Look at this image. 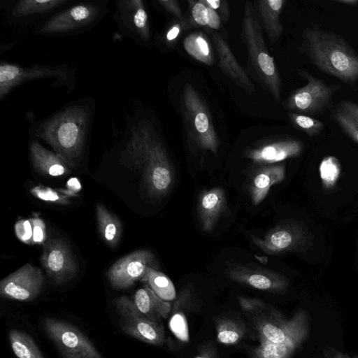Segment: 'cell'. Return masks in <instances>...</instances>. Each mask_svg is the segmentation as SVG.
Returning a JSON list of instances; mask_svg holds the SVG:
<instances>
[{
	"label": "cell",
	"instance_id": "1",
	"mask_svg": "<svg viewBox=\"0 0 358 358\" xmlns=\"http://www.w3.org/2000/svg\"><path fill=\"white\" fill-rule=\"evenodd\" d=\"M120 159L139 171L148 195L166 196L174 183L169 156L153 121L141 106L126 116Z\"/></svg>",
	"mask_w": 358,
	"mask_h": 358
},
{
	"label": "cell",
	"instance_id": "2",
	"mask_svg": "<svg viewBox=\"0 0 358 358\" xmlns=\"http://www.w3.org/2000/svg\"><path fill=\"white\" fill-rule=\"evenodd\" d=\"M241 306L251 315L259 344L251 352L252 358H292L307 339L310 315L298 310L287 318L263 301L239 297Z\"/></svg>",
	"mask_w": 358,
	"mask_h": 358
},
{
	"label": "cell",
	"instance_id": "3",
	"mask_svg": "<svg viewBox=\"0 0 358 358\" xmlns=\"http://www.w3.org/2000/svg\"><path fill=\"white\" fill-rule=\"evenodd\" d=\"M92 97L73 101L35 123L29 131L43 140L72 168L84 154L95 114Z\"/></svg>",
	"mask_w": 358,
	"mask_h": 358
},
{
	"label": "cell",
	"instance_id": "4",
	"mask_svg": "<svg viewBox=\"0 0 358 358\" xmlns=\"http://www.w3.org/2000/svg\"><path fill=\"white\" fill-rule=\"evenodd\" d=\"M301 49L324 73L350 85L358 80V53L338 34L315 27L307 29Z\"/></svg>",
	"mask_w": 358,
	"mask_h": 358
},
{
	"label": "cell",
	"instance_id": "5",
	"mask_svg": "<svg viewBox=\"0 0 358 358\" xmlns=\"http://www.w3.org/2000/svg\"><path fill=\"white\" fill-rule=\"evenodd\" d=\"M108 12V1L87 0L69 5L38 23L35 32L43 36H67L83 32Z\"/></svg>",
	"mask_w": 358,
	"mask_h": 358
},
{
	"label": "cell",
	"instance_id": "6",
	"mask_svg": "<svg viewBox=\"0 0 358 358\" xmlns=\"http://www.w3.org/2000/svg\"><path fill=\"white\" fill-rule=\"evenodd\" d=\"M242 37L250 62L259 78L273 97L280 99L281 80L273 58L266 47L262 29L252 13L249 1L245 5L242 20Z\"/></svg>",
	"mask_w": 358,
	"mask_h": 358
},
{
	"label": "cell",
	"instance_id": "7",
	"mask_svg": "<svg viewBox=\"0 0 358 358\" xmlns=\"http://www.w3.org/2000/svg\"><path fill=\"white\" fill-rule=\"evenodd\" d=\"M54 79L55 86H64L73 90L76 86L75 73L66 64L47 66L36 64L23 66L14 63L1 62L0 99L3 100L15 87L37 79Z\"/></svg>",
	"mask_w": 358,
	"mask_h": 358
},
{
	"label": "cell",
	"instance_id": "8",
	"mask_svg": "<svg viewBox=\"0 0 358 358\" xmlns=\"http://www.w3.org/2000/svg\"><path fill=\"white\" fill-rule=\"evenodd\" d=\"M182 109L189 139L200 149L215 154L219 141L210 113L201 96L190 85L184 87Z\"/></svg>",
	"mask_w": 358,
	"mask_h": 358
},
{
	"label": "cell",
	"instance_id": "9",
	"mask_svg": "<svg viewBox=\"0 0 358 358\" xmlns=\"http://www.w3.org/2000/svg\"><path fill=\"white\" fill-rule=\"evenodd\" d=\"M42 326L63 358H103L91 341L74 325L45 317Z\"/></svg>",
	"mask_w": 358,
	"mask_h": 358
},
{
	"label": "cell",
	"instance_id": "10",
	"mask_svg": "<svg viewBox=\"0 0 358 358\" xmlns=\"http://www.w3.org/2000/svg\"><path fill=\"white\" fill-rule=\"evenodd\" d=\"M299 73L307 83L291 94L287 101V108L309 116L326 111L331 106L333 95L341 86L329 85L305 71H300Z\"/></svg>",
	"mask_w": 358,
	"mask_h": 358
},
{
	"label": "cell",
	"instance_id": "11",
	"mask_svg": "<svg viewBox=\"0 0 358 358\" xmlns=\"http://www.w3.org/2000/svg\"><path fill=\"white\" fill-rule=\"evenodd\" d=\"M115 308L120 315V327L127 335L144 343L159 346L165 341V331L160 322L151 320L125 296L117 299Z\"/></svg>",
	"mask_w": 358,
	"mask_h": 358
},
{
	"label": "cell",
	"instance_id": "12",
	"mask_svg": "<svg viewBox=\"0 0 358 358\" xmlns=\"http://www.w3.org/2000/svg\"><path fill=\"white\" fill-rule=\"evenodd\" d=\"M255 245L264 252L277 255L287 252L301 251L307 245L308 237L305 229L297 222H282L262 237L253 236Z\"/></svg>",
	"mask_w": 358,
	"mask_h": 358
},
{
	"label": "cell",
	"instance_id": "13",
	"mask_svg": "<svg viewBox=\"0 0 358 358\" xmlns=\"http://www.w3.org/2000/svg\"><path fill=\"white\" fill-rule=\"evenodd\" d=\"M148 267L159 269L154 254L148 250H138L117 259L106 275L113 287L127 289L142 280Z\"/></svg>",
	"mask_w": 358,
	"mask_h": 358
},
{
	"label": "cell",
	"instance_id": "14",
	"mask_svg": "<svg viewBox=\"0 0 358 358\" xmlns=\"http://www.w3.org/2000/svg\"><path fill=\"white\" fill-rule=\"evenodd\" d=\"M113 18L120 31L140 44L150 40L148 14L142 0H120L115 1Z\"/></svg>",
	"mask_w": 358,
	"mask_h": 358
},
{
	"label": "cell",
	"instance_id": "15",
	"mask_svg": "<svg viewBox=\"0 0 358 358\" xmlns=\"http://www.w3.org/2000/svg\"><path fill=\"white\" fill-rule=\"evenodd\" d=\"M43 283L41 269L27 264L1 280L0 295L8 299L31 301L40 294Z\"/></svg>",
	"mask_w": 358,
	"mask_h": 358
},
{
	"label": "cell",
	"instance_id": "16",
	"mask_svg": "<svg viewBox=\"0 0 358 358\" xmlns=\"http://www.w3.org/2000/svg\"><path fill=\"white\" fill-rule=\"evenodd\" d=\"M226 273L235 282L269 292H282L289 284L280 273L252 264H233L228 266Z\"/></svg>",
	"mask_w": 358,
	"mask_h": 358
},
{
	"label": "cell",
	"instance_id": "17",
	"mask_svg": "<svg viewBox=\"0 0 358 358\" xmlns=\"http://www.w3.org/2000/svg\"><path fill=\"white\" fill-rule=\"evenodd\" d=\"M40 260L48 277L57 285L71 280L78 271L70 248L59 238H49L44 243Z\"/></svg>",
	"mask_w": 358,
	"mask_h": 358
},
{
	"label": "cell",
	"instance_id": "18",
	"mask_svg": "<svg viewBox=\"0 0 358 358\" xmlns=\"http://www.w3.org/2000/svg\"><path fill=\"white\" fill-rule=\"evenodd\" d=\"M71 2V0H20L8 7L6 16L10 22L15 24L41 22Z\"/></svg>",
	"mask_w": 358,
	"mask_h": 358
},
{
	"label": "cell",
	"instance_id": "19",
	"mask_svg": "<svg viewBox=\"0 0 358 358\" xmlns=\"http://www.w3.org/2000/svg\"><path fill=\"white\" fill-rule=\"evenodd\" d=\"M303 150V143L299 139L286 138L262 144L246 151L245 156L261 164H273L298 157Z\"/></svg>",
	"mask_w": 358,
	"mask_h": 358
},
{
	"label": "cell",
	"instance_id": "20",
	"mask_svg": "<svg viewBox=\"0 0 358 358\" xmlns=\"http://www.w3.org/2000/svg\"><path fill=\"white\" fill-rule=\"evenodd\" d=\"M227 199L221 187L203 191L197 201V214L202 229L211 232L225 209Z\"/></svg>",
	"mask_w": 358,
	"mask_h": 358
},
{
	"label": "cell",
	"instance_id": "21",
	"mask_svg": "<svg viewBox=\"0 0 358 358\" xmlns=\"http://www.w3.org/2000/svg\"><path fill=\"white\" fill-rule=\"evenodd\" d=\"M285 166L282 164H262L253 172L249 184L252 203L259 204L267 196L271 187L283 181Z\"/></svg>",
	"mask_w": 358,
	"mask_h": 358
},
{
	"label": "cell",
	"instance_id": "22",
	"mask_svg": "<svg viewBox=\"0 0 358 358\" xmlns=\"http://www.w3.org/2000/svg\"><path fill=\"white\" fill-rule=\"evenodd\" d=\"M29 150L33 166L40 173L57 177L71 173L72 168L62 157L44 148L36 139L31 141Z\"/></svg>",
	"mask_w": 358,
	"mask_h": 358
},
{
	"label": "cell",
	"instance_id": "23",
	"mask_svg": "<svg viewBox=\"0 0 358 358\" xmlns=\"http://www.w3.org/2000/svg\"><path fill=\"white\" fill-rule=\"evenodd\" d=\"M222 71L238 86L249 93L255 90V86L239 64L229 45L217 33L212 35Z\"/></svg>",
	"mask_w": 358,
	"mask_h": 358
},
{
	"label": "cell",
	"instance_id": "24",
	"mask_svg": "<svg viewBox=\"0 0 358 358\" xmlns=\"http://www.w3.org/2000/svg\"><path fill=\"white\" fill-rule=\"evenodd\" d=\"M133 301L143 315L157 322L166 319L171 309L170 303L159 298L145 282L136 292Z\"/></svg>",
	"mask_w": 358,
	"mask_h": 358
},
{
	"label": "cell",
	"instance_id": "25",
	"mask_svg": "<svg viewBox=\"0 0 358 358\" xmlns=\"http://www.w3.org/2000/svg\"><path fill=\"white\" fill-rule=\"evenodd\" d=\"M285 2V0H260L257 1V10L271 43L275 42L282 33L280 15Z\"/></svg>",
	"mask_w": 358,
	"mask_h": 358
},
{
	"label": "cell",
	"instance_id": "26",
	"mask_svg": "<svg viewBox=\"0 0 358 358\" xmlns=\"http://www.w3.org/2000/svg\"><path fill=\"white\" fill-rule=\"evenodd\" d=\"M331 117L358 145V103L350 100L340 101L332 110Z\"/></svg>",
	"mask_w": 358,
	"mask_h": 358
},
{
	"label": "cell",
	"instance_id": "27",
	"mask_svg": "<svg viewBox=\"0 0 358 358\" xmlns=\"http://www.w3.org/2000/svg\"><path fill=\"white\" fill-rule=\"evenodd\" d=\"M96 212L101 238L110 247H115L122 235V224L120 220L101 203L96 204Z\"/></svg>",
	"mask_w": 358,
	"mask_h": 358
},
{
	"label": "cell",
	"instance_id": "28",
	"mask_svg": "<svg viewBox=\"0 0 358 358\" xmlns=\"http://www.w3.org/2000/svg\"><path fill=\"white\" fill-rule=\"evenodd\" d=\"M142 280L162 299L166 301L176 297L175 287L171 279L164 273L148 267Z\"/></svg>",
	"mask_w": 358,
	"mask_h": 358
},
{
	"label": "cell",
	"instance_id": "29",
	"mask_svg": "<svg viewBox=\"0 0 358 358\" xmlns=\"http://www.w3.org/2000/svg\"><path fill=\"white\" fill-rule=\"evenodd\" d=\"M8 338L14 354L18 358H44L32 338L17 329L9 331Z\"/></svg>",
	"mask_w": 358,
	"mask_h": 358
},
{
	"label": "cell",
	"instance_id": "30",
	"mask_svg": "<svg viewBox=\"0 0 358 358\" xmlns=\"http://www.w3.org/2000/svg\"><path fill=\"white\" fill-rule=\"evenodd\" d=\"M217 341L224 345L238 343L245 335L246 328L240 321L222 318L215 322Z\"/></svg>",
	"mask_w": 358,
	"mask_h": 358
},
{
	"label": "cell",
	"instance_id": "31",
	"mask_svg": "<svg viewBox=\"0 0 358 358\" xmlns=\"http://www.w3.org/2000/svg\"><path fill=\"white\" fill-rule=\"evenodd\" d=\"M186 52L195 59L207 65L213 63V55L207 38L202 33H193L183 42Z\"/></svg>",
	"mask_w": 358,
	"mask_h": 358
},
{
	"label": "cell",
	"instance_id": "32",
	"mask_svg": "<svg viewBox=\"0 0 358 358\" xmlns=\"http://www.w3.org/2000/svg\"><path fill=\"white\" fill-rule=\"evenodd\" d=\"M322 184L326 189L334 188L341 174V164L334 156H327L320 164Z\"/></svg>",
	"mask_w": 358,
	"mask_h": 358
},
{
	"label": "cell",
	"instance_id": "33",
	"mask_svg": "<svg viewBox=\"0 0 358 358\" xmlns=\"http://www.w3.org/2000/svg\"><path fill=\"white\" fill-rule=\"evenodd\" d=\"M289 117L296 129L310 137L319 135L324 129V124L322 121L309 115L290 112Z\"/></svg>",
	"mask_w": 358,
	"mask_h": 358
},
{
	"label": "cell",
	"instance_id": "34",
	"mask_svg": "<svg viewBox=\"0 0 358 358\" xmlns=\"http://www.w3.org/2000/svg\"><path fill=\"white\" fill-rule=\"evenodd\" d=\"M189 3L190 4L192 17L194 22L201 26H208V8L200 0L197 1H189Z\"/></svg>",
	"mask_w": 358,
	"mask_h": 358
},
{
	"label": "cell",
	"instance_id": "35",
	"mask_svg": "<svg viewBox=\"0 0 358 358\" xmlns=\"http://www.w3.org/2000/svg\"><path fill=\"white\" fill-rule=\"evenodd\" d=\"M33 220H22L15 226L16 234L24 243H30L29 239L33 238Z\"/></svg>",
	"mask_w": 358,
	"mask_h": 358
},
{
	"label": "cell",
	"instance_id": "36",
	"mask_svg": "<svg viewBox=\"0 0 358 358\" xmlns=\"http://www.w3.org/2000/svg\"><path fill=\"white\" fill-rule=\"evenodd\" d=\"M158 3L166 11L173 14L177 17L182 23L185 24V20L182 14L181 9L178 3L174 0H159Z\"/></svg>",
	"mask_w": 358,
	"mask_h": 358
},
{
	"label": "cell",
	"instance_id": "37",
	"mask_svg": "<svg viewBox=\"0 0 358 358\" xmlns=\"http://www.w3.org/2000/svg\"><path fill=\"white\" fill-rule=\"evenodd\" d=\"M34 229H33V241L34 243L43 242L45 233V225L41 220L33 219Z\"/></svg>",
	"mask_w": 358,
	"mask_h": 358
},
{
	"label": "cell",
	"instance_id": "38",
	"mask_svg": "<svg viewBox=\"0 0 358 358\" xmlns=\"http://www.w3.org/2000/svg\"><path fill=\"white\" fill-rule=\"evenodd\" d=\"M194 358H217L215 347L210 343L201 346Z\"/></svg>",
	"mask_w": 358,
	"mask_h": 358
},
{
	"label": "cell",
	"instance_id": "39",
	"mask_svg": "<svg viewBox=\"0 0 358 358\" xmlns=\"http://www.w3.org/2000/svg\"><path fill=\"white\" fill-rule=\"evenodd\" d=\"M207 8L208 11V27H209L211 29H218L220 27L221 24V20L219 15L215 10L208 7Z\"/></svg>",
	"mask_w": 358,
	"mask_h": 358
},
{
	"label": "cell",
	"instance_id": "40",
	"mask_svg": "<svg viewBox=\"0 0 358 358\" xmlns=\"http://www.w3.org/2000/svg\"><path fill=\"white\" fill-rule=\"evenodd\" d=\"M324 355L326 358H350V357L332 347H327L324 350Z\"/></svg>",
	"mask_w": 358,
	"mask_h": 358
},
{
	"label": "cell",
	"instance_id": "41",
	"mask_svg": "<svg viewBox=\"0 0 358 358\" xmlns=\"http://www.w3.org/2000/svg\"><path fill=\"white\" fill-rule=\"evenodd\" d=\"M180 31V27L179 24L172 26L166 33V39L168 41H173L178 36Z\"/></svg>",
	"mask_w": 358,
	"mask_h": 358
},
{
	"label": "cell",
	"instance_id": "42",
	"mask_svg": "<svg viewBox=\"0 0 358 358\" xmlns=\"http://www.w3.org/2000/svg\"><path fill=\"white\" fill-rule=\"evenodd\" d=\"M206 6L216 10L220 7L222 1L220 0H200Z\"/></svg>",
	"mask_w": 358,
	"mask_h": 358
},
{
	"label": "cell",
	"instance_id": "43",
	"mask_svg": "<svg viewBox=\"0 0 358 358\" xmlns=\"http://www.w3.org/2000/svg\"><path fill=\"white\" fill-rule=\"evenodd\" d=\"M335 1L350 6H356L358 4V0H335Z\"/></svg>",
	"mask_w": 358,
	"mask_h": 358
},
{
	"label": "cell",
	"instance_id": "44",
	"mask_svg": "<svg viewBox=\"0 0 358 358\" xmlns=\"http://www.w3.org/2000/svg\"><path fill=\"white\" fill-rule=\"evenodd\" d=\"M354 358H358V355H355Z\"/></svg>",
	"mask_w": 358,
	"mask_h": 358
}]
</instances>
